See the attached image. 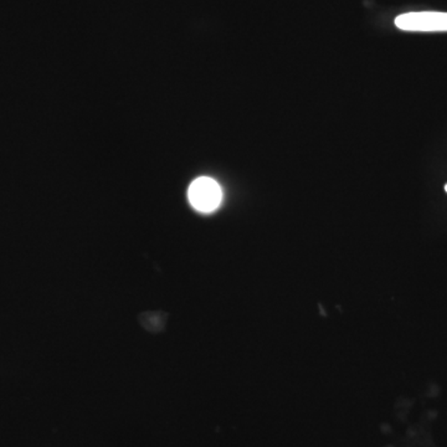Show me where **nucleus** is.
Instances as JSON below:
<instances>
[{"label": "nucleus", "mask_w": 447, "mask_h": 447, "mask_svg": "<svg viewBox=\"0 0 447 447\" xmlns=\"http://www.w3.org/2000/svg\"><path fill=\"white\" fill-rule=\"evenodd\" d=\"M188 198L194 209L202 213H211L223 200V192L218 182L209 177H200L190 184Z\"/></svg>", "instance_id": "1"}, {"label": "nucleus", "mask_w": 447, "mask_h": 447, "mask_svg": "<svg viewBox=\"0 0 447 447\" xmlns=\"http://www.w3.org/2000/svg\"><path fill=\"white\" fill-rule=\"evenodd\" d=\"M395 25L400 30L417 33L447 31V13L440 11H412L397 16Z\"/></svg>", "instance_id": "2"}, {"label": "nucleus", "mask_w": 447, "mask_h": 447, "mask_svg": "<svg viewBox=\"0 0 447 447\" xmlns=\"http://www.w3.org/2000/svg\"><path fill=\"white\" fill-rule=\"evenodd\" d=\"M445 190H446V193H447V184L446 185H445Z\"/></svg>", "instance_id": "3"}]
</instances>
